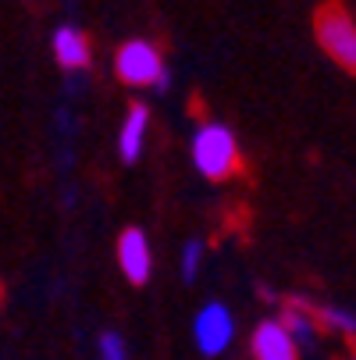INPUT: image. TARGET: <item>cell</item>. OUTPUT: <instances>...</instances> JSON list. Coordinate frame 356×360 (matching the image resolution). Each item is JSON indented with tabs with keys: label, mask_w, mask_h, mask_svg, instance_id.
<instances>
[{
	"label": "cell",
	"mask_w": 356,
	"mask_h": 360,
	"mask_svg": "<svg viewBox=\"0 0 356 360\" xmlns=\"http://www.w3.org/2000/svg\"><path fill=\"white\" fill-rule=\"evenodd\" d=\"M317 321H321L324 328L342 332V335H356V314L345 311V307H321V311H317Z\"/></svg>",
	"instance_id": "obj_10"
},
{
	"label": "cell",
	"mask_w": 356,
	"mask_h": 360,
	"mask_svg": "<svg viewBox=\"0 0 356 360\" xmlns=\"http://www.w3.org/2000/svg\"><path fill=\"white\" fill-rule=\"evenodd\" d=\"M192 168L203 179H228L242 168L239 161V139L225 122H207L192 132Z\"/></svg>",
	"instance_id": "obj_1"
},
{
	"label": "cell",
	"mask_w": 356,
	"mask_h": 360,
	"mask_svg": "<svg viewBox=\"0 0 356 360\" xmlns=\"http://www.w3.org/2000/svg\"><path fill=\"white\" fill-rule=\"evenodd\" d=\"M114 72L125 86H154V89H168L171 86V72L161 58V50L146 39H128L118 58H114Z\"/></svg>",
	"instance_id": "obj_2"
},
{
	"label": "cell",
	"mask_w": 356,
	"mask_h": 360,
	"mask_svg": "<svg viewBox=\"0 0 356 360\" xmlns=\"http://www.w3.org/2000/svg\"><path fill=\"white\" fill-rule=\"evenodd\" d=\"M118 264H121V275L132 285H146L150 282V275H154V253H150V243H146L143 229H125L121 232V239H118Z\"/></svg>",
	"instance_id": "obj_5"
},
{
	"label": "cell",
	"mask_w": 356,
	"mask_h": 360,
	"mask_svg": "<svg viewBox=\"0 0 356 360\" xmlns=\"http://www.w3.org/2000/svg\"><path fill=\"white\" fill-rule=\"evenodd\" d=\"M146 129H150V108L146 104H132L128 115H125L121 136H118V150H121V161L125 165H136L139 161L143 143H146Z\"/></svg>",
	"instance_id": "obj_8"
},
{
	"label": "cell",
	"mask_w": 356,
	"mask_h": 360,
	"mask_svg": "<svg viewBox=\"0 0 356 360\" xmlns=\"http://www.w3.org/2000/svg\"><path fill=\"white\" fill-rule=\"evenodd\" d=\"M100 360H128L125 339L118 332H104V335H100Z\"/></svg>",
	"instance_id": "obj_12"
},
{
	"label": "cell",
	"mask_w": 356,
	"mask_h": 360,
	"mask_svg": "<svg viewBox=\"0 0 356 360\" xmlns=\"http://www.w3.org/2000/svg\"><path fill=\"white\" fill-rule=\"evenodd\" d=\"M235 339V318L225 303H203L192 318V342L203 356H218Z\"/></svg>",
	"instance_id": "obj_4"
},
{
	"label": "cell",
	"mask_w": 356,
	"mask_h": 360,
	"mask_svg": "<svg viewBox=\"0 0 356 360\" xmlns=\"http://www.w3.org/2000/svg\"><path fill=\"white\" fill-rule=\"evenodd\" d=\"M54 58H58V65L68 68V72H82V68H89L93 50H89L86 32L75 29V25H61V29L54 32Z\"/></svg>",
	"instance_id": "obj_7"
},
{
	"label": "cell",
	"mask_w": 356,
	"mask_h": 360,
	"mask_svg": "<svg viewBox=\"0 0 356 360\" xmlns=\"http://www.w3.org/2000/svg\"><path fill=\"white\" fill-rule=\"evenodd\" d=\"M249 353H253V360H299V346L278 318L261 321L257 328H253Z\"/></svg>",
	"instance_id": "obj_6"
},
{
	"label": "cell",
	"mask_w": 356,
	"mask_h": 360,
	"mask_svg": "<svg viewBox=\"0 0 356 360\" xmlns=\"http://www.w3.org/2000/svg\"><path fill=\"white\" fill-rule=\"evenodd\" d=\"M278 321H282L285 332L296 339V346H307V349L317 346V318L307 314V300H292L285 311H282Z\"/></svg>",
	"instance_id": "obj_9"
},
{
	"label": "cell",
	"mask_w": 356,
	"mask_h": 360,
	"mask_svg": "<svg viewBox=\"0 0 356 360\" xmlns=\"http://www.w3.org/2000/svg\"><path fill=\"white\" fill-rule=\"evenodd\" d=\"M317 43L331 61L356 75V22L342 4H324L317 11Z\"/></svg>",
	"instance_id": "obj_3"
},
{
	"label": "cell",
	"mask_w": 356,
	"mask_h": 360,
	"mask_svg": "<svg viewBox=\"0 0 356 360\" xmlns=\"http://www.w3.org/2000/svg\"><path fill=\"white\" fill-rule=\"evenodd\" d=\"M203 239H189L185 246H182V278L185 282H192L196 278V271H199V261H203Z\"/></svg>",
	"instance_id": "obj_11"
}]
</instances>
